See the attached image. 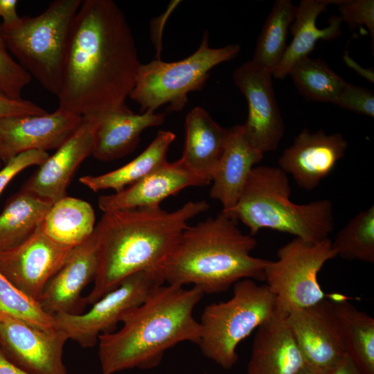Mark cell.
Masks as SVG:
<instances>
[{"label": "cell", "mask_w": 374, "mask_h": 374, "mask_svg": "<svg viewBox=\"0 0 374 374\" xmlns=\"http://www.w3.org/2000/svg\"><path fill=\"white\" fill-rule=\"evenodd\" d=\"M140 63L131 28L111 0H83L65 55L59 106L97 118L127 107Z\"/></svg>", "instance_id": "obj_1"}, {"label": "cell", "mask_w": 374, "mask_h": 374, "mask_svg": "<svg viewBox=\"0 0 374 374\" xmlns=\"http://www.w3.org/2000/svg\"><path fill=\"white\" fill-rule=\"evenodd\" d=\"M209 208L205 200L188 202L168 212L160 206L103 213L96 229L98 267L90 293L92 305L129 276L160 269L188 222Z\"/></svg>", "instance_id": "obj_2"}, {"label": "cell", "mask_w": 374, "mask_h": 374, "mask_svg": "<svg viewBox=\"0 0 374 374\" xmlns=\"http://www.w3.org/2000/svg\"><path fill=\"white\" fill-rule=\"evenodd\" d=\"M204 295L195 287L157 286L143 303L124 315L118 331L99 336L102 374L152 368L175 345L198 344L201 328L193 311Z\"/></svg>", "instance_id": "obj_3"}, {"label": "cell", "mask_w": 374, "mask_h": 374, "mask_svg": "<svg viewBox=\"0 0 374 374\" xmlns=\"http://www.w3.org/2000/svg\"><path fill=\"white\" fill-rule=\"evenodd\" d=\"M257 244L221 212L188 226L160 270L168 285H193L204 294L221 293L242 279L264 281L269 260L251 255Z\"/></svg>", "instance_id": "obj_4"}, {"label": "cell", "mask_w": 374, "mask_h": 374, "mask_svg": "<svg viewBox=\"0 0 374 374\" xmlns=\"http://www.w3.org/2000/svg\"><path fill=\"white\" fill-rule=\"evenodd\" d=\"M291 193L288 176L280 168L256 166L235 206L222 213L242 222L253 236L269 229L310 242L329 238L335 227L332 202L323 199L298 204L291 201Z\"/></svg>", "instance_id": "obj_5"}, {"label": "cell", "mask_w": 374, "mask_h": 374, "mask_svg": "<svg viewBox=\"0 0 374 374\" xmlns=\"http://www.w3.org/2000/svg\"><path fill=\"white\" fill-rule=\"evenodd\" d=\"M82 0H55L35 17L1 24L8 50L48 92L57 96L72 25Z\"/></svg>", "instance_id": "obj_6"}, {"label": "cell", "mask_w": 374, "mask_h": 374, "mask_svg": "<svg viewBox=\"0 0 374 374\" xmlns=\"http://www.w3.org/2000/svg\"><path fill=\"white\" fill-rule=\"evenodd\" d=\"M276 313L274 296L266 285L240 280L233 285L229 300L204 309L197 345L206 357L230 369L238 362V344Z\"/></svg>", "instance_id": "obj_7"}, {"label": "cell", "mask_w": 374, "mask_h": 374, "mask_svg": "<svg viewBox=\"0 0 374 374\" xmlns=\"http://www.w3.org/2000/svg\"><path fill=\"white\" fill-rule=\"evenodd\" d=\"M240 51L238 44L211 48L205 30L198 48L188 57L172 62L157 59L141 64L129 98L140 105L141 113L155 112L163 105H168V111H181L188 103V94L204 87L209 71L235 59Z\"/></svg>", "instance_id": "obj_8"}, {"label": "cell", "mask_w": 374, "mask_h": 374, "mask_svg": "<svg viewBox=\"0 0 374 374\" xmlns=\"http://www.w3.org/2000/svg\"><path fill=\"white\" fill-rule=\"evenodd\" d=\"M276 256L265 268L264 281L274 296L277 314L286 317L325 299L317 277L325 263L336 257L331 240L310 242L294 238L280 247Z\"/></svg>", "instance_id": "obj_9"}, {"label": "cell", "mask_w": 374, "mask_h": 374, "mask_svg": "<svg viewBox=\"0 0 374 374\" xmlns=\"http://www.w3.org/2000/svg\"><path fill=\"white\" fill-rule=\"evenodd\" d=\"M164 283L160 269L137 272L92 304L84 314H54L57 328L82 347H92L100 335L114 332L125 314L143 303Z\"/></svg>", "instance_id": "obj_10"}, {"label": "cell", "mask_w": 374, "mask_h": 374, "mask_svg": "<svg viewBox=\"0 0 374 374\" xmlns=\"http://www.w3.org/2000/svg\"><path fill=\"white\" fill-rule=\"evenodd\" d=\"M285 319L304 365L316 374H328L347 356L335 301L324 299L292 311Z\"/></svg>", "instance_id": "obj_11"}, {"label": "cell", "mask_w": 374, "mask_h": 374, "mask_svg": "<svg viewBox=\"0 0 374 374\" xmlns=\"http://www.w3.org/2000/svg\"><path fill=\"white\" fill-rule=\"evenodd\" d=\"M272 74L248 61L238 67L233 80L248 105L242 125L248 142L263 154L276 150L285 133V125L274 89Z\"/></svg>", "instance_id": "obj_12"}, {"label": "cell", "mask_w": 374, "mask_h": 374, "mask_svg": "<svg viewBox=\"0 0 374 374\" xmlns=\"http://www.w3.org/2000/svg\"><path fill=\"white\" fill-rule=\"evenodd\" d=\"M67 340L62 330H42L0 311V349L28 373L68 374L62 357Z\"/></svg>", "instance_id": "obj_13"}, {"label": "cell", "mask_w": 374, "mask_h": 374, "mask_svg": "<svg viewBox=\"0 0 374 374\" xmlns=\"http://www.w3.org/2000/svg\"><path fill=\"white\" fill-rule=\"evenodd\" d=\"M73 249L53 241L39 225L21 244L0 251V273L16 287L38 301Z\"/></svg>", "instance_id": "obj_14"}, {"label": "cell", "mask_w": 374, "mask_h": 374, "mask_svg": "<svg viewBox=\"0 0 374 374\" xmlns=\"http://www.w3.org/2000/svg\"><path fill=\"white\" fill-rule=\"evenodd\" d=\"M82 121V116L60 107L43 115L0 118L2 162L26 151L57 149Z\"/></svg>", "instance_id": "obj_15"}, {"label": "cell", "mask_w": 374, "mask_h": 374, "mask_svg": "<svg viewBox=\"0 0 374 374\" xmlns=\"http://www.w3.org/2000/svg\"><path fill=\"white\" fill-rule=\"evenodd\" d=\"M348 145L340 133L327 134L322 130L312 133L303 129L279 157L278 168L292 175L299 188L312 190L332 172Z\"/></svg>", "instance_id": "obj_16"}, {"label": "cell", "mask_w": 374, "mask_h": 374, "mask_svg": "<svg viewBox=\"0 0 374 374\" xmlns=\"http://www.w3.org/2000/svg\"><path fill=\"white\" fill-rule=\"evenodd\" d=\"M98 267L96 229L83 243L74 247L59 271L43 290L38 301L47 313L78 314L86 304L81 294L94 280Z\"/></svg>", "instance_id": "obj_17"}, {"label": "cell", "mask_w": 374, "mask_h": 374, "mask_svg": "<svg viewBox=\"0 0 374 374\" xmlns=\"http://www.w3.org/2000/svg\"><path fill=\"white\" fill-rule=\"evenodd\" d=\"M96 119L83 117L78 130L40 166L21 188L53 204L66 196L71 178L92 154Z\"/></svg>", "instance_id": "obj_18"}, {"label": "cell", "mask_w": 374, "mask_h": 374, "mask_svg": "<svg viewBox=\"0 0 374 374\" xmlns=\"http://www.w3.org/2000/svg\"><path fill=\"white\" fill-rule=\"evenodd\" d=\"M209 183L195 174L181 159L162 166L123 190L100 195L98 205L103 212L160 206L161 202L181 190L205 186Z\"/></svg>", "instance_id": "obj_19"}, {"label": "cell", "mask_w": 374, "mask_h": 374, "mask_svg": "<svg viewBox=\"0 0 374 374\" xmlns=\"http://www.w3.org/2000/svg\"><path fill=\"white\" fill-rule=\"evenodd\" d=\"M264 154L246 139L242 125L229 129V135L222 157L212 177L210 197L222 205L227 213L236 204L255 167Z\"/></svg>", "instance_id": "obj_20"}, {"label": "cell", "mask_w": 374, "mask_h": 374, "mask_svg": "<svg viewBox=\"0 0 374 374\" xmlns=\"http://www.w3.org/2000/svg\"><path fill=\"white\" fill-rule=\"evenodd\" d=\"M166 114L146 111L133 112L128 107L107 112L96 118L92 155L109 161L121 158L137 146L145 129L161 125Z\"/></svg>", "instance_id": "obj_21"}, {"label": "cell", "mask_w": 374, "mask_h": 374, "mask_svg": "<svg viewBox=\"0 0 374 374\" xmlns=\"http://www.w3.org/2000/svg\"><path fill=\"white\" fill-rule=\"evenodd\" d=\"M303 366L285 317L276 313L257 328L247 374H295Z\"/></svg>", "instance_id": "obj_22"}, {"label": "cell", "mask_w": 374, "mask_h": 374, "mask_svg": "<svg viewBox=\"0 0 374 374\" xmlns=\"http://www.w3.org/2000/svg\"><path fill=\"white\" fill-rule=\"evenodd\" d=\"M185 132L180 159L195 174L211 184L224 150L229 129L221 127L204 108L195 107L186 115Z\"/></svg>", "instance_id": "obj_23"}, {"label": "cell", "mask_w": 374, "mask_h": 374, "mask_svg": "<svg viewBox=\"0 0 374 374\" xmlns=\"http://www.w3.org/2000/svg\"><path fill=\"white\" fill-rule=\"evenodd\" d=\"M339 0H303L297 6L295 18L290 30L293 36L286 51L272 73L275 78L282 79L288 75L294 64L303 57H308L314 50L317 41H331L341 35L340 16L331 15L328 26L319 28L316 21L329 5H337Z\"/></svg>", "instance_id": "obj_24"}, {"label": "cell", "mask_w": 374, "mask_h": 374, "mask_svg": "<svg viewBox=\"0 0 374 374\" xmlns=\"http://www.w3.org/2000/svg\"><path fill=\"white\" fill-rule=\"evenodd\" d=\"M175 139L173 132L160 130L150 145L129 163L103 175L82 177L79 181L94 192L107 189L120 192L167 163V152Z\"/></svg>", "instance_id": "obj_25"}, {"label": "cell", "mask_w": 374, "mask_h": 374, "mask_svg": "<svg viewBox=\"0 0 374 374\" xmlns=\"http://www.w3.org/2000/svg\"><path fill=\"white\" fill-rule=\"evenodd\" d=\"M95 222L94 210L89 202L65 196L52 204L40 228L57 244L74 248L91 235Z\"/></svg>", "instance_id": "obj_26"}, {"label": "cell", "mask_w": 374, "mask_h": 374, "mask_svg": "<svg viewBox=\"0 0 374 374\" xmlns=\"http://www.w3.org/2000/svg\"><path fill=\"white\" fill-rule=\"evenodd\" d=\"M52 204L23 188L12 196L0 213V251L21 244L33 235Z\"/></svg>", "instance_id": "obj_27"}, {"label": "cell", "mask_w": 374, "mask_h": 374, "mask_svg": "<svg viewBox=\"0 0 374 374\" xmlns=\"http://www.w3.org/2000/svg\"><path fill=\"white\" fill-rule=\"evenodd\" d=\"M335 305L347 356L362 374H374V319L346 300Z\"/></svg>", "instance_id": "obj_28"}, {"label": "cell", "mask_w": 374, "mask_h": 374, "mask_svg": "<svg viewBox=\"0 0 374 374\" xmlns=\"http://www.w3.org/2000/svg\"><path fill=\"white\" fill-rule=\"evenodd\" d=\"M296 10L290 0L276 1L258 37L251 61L271 74L286 51L287 33Z\"/></svg>", "instance_id": "obj_29"}, {"label": "cell", "mask_w": 374, "mask_h": 374, "mask_svg": "<svg viewBox=\"0 0 374 374\" xmlns=\"http://www.w3.org/2000/svg\"><path fill=\"white\" fill-rule=\"evenodd\" d=\"M288 75L304 98L319 103H332L347 82L322 60L309 56L297 61Z\"/></svg>", "instance_id": "obj_30"}, {"label": "cell", "mask_w": 374, "mask_h": 374, "mask_svg": "<svg viewBox=\"0 0 374 374\" xmlns=\"http://www.w3.org/2000/svg\"><path fill=\"white\" fill-rule=\"evenodd\" d=\"M332 247L336 256L374 262V206L360 211L337 233Z\"/></svg>", "instance_id": "obj_31"}, {"label": "cell", "mask_w": 374, "mask_h": 374, "mask_svg": "<svg viewBox=\"0 0 374 374\" xmlns=\"http://www.w3.org/2000/svg\"><path fill=\"white\" fill-rule=\"evenodd\" d=\"M0 311L42 330H57L53 315L0 273Z\"/></svg>", "instance_id": "obj_32"}, {"label": "cell", "mask_w": 374, "mask_h": 374, "mask_svg": "<svg viewBox=\"0 0 374 374\" xmlns=\"http://www.w3.org/2000/svg\"><path fill=\"white\" fill-rule=\"evenodd\" d=\"M31 79L8 50L0 24V90L12 98H21V92Z\"/></svg>", "instance_id": "obj_33"}, {"label": "cell", "mask_w": 374, "mask_h": 374, "mask_svg": "<svg viewBox=\"0 0 374 374\" xmlns=\"http://www.w3.org/2000/svg\"><path fill=\"white\" fill-rule=\"evenodd\" d=\"M338 9L340 17L351 28L366 26L371 35L372 47L374 42V1L339 0Z\"/></svg>", "instance_id": "obj_34"}, {"label": "cell", "mask_w": 374, "mask_h": 374, "mask_svg": "<svg viewBox=\"0 0 374 374\" xmlns=\"http://www.w3.org/2000/svg\"><path fill=\"white\" fill-rule=\"evenodd\" d=\"M332 104L366 116H374V95L368 89L346 82Z\"/></svg>", "instance_id": "obj_35"}, {"label": "cell", "mask_w": 374, "mask_h": 374, "mask_svg": "<svg viewBox=\"0 0 374 374\" xmlns=\"http://www.w3.org/2000/svg\"><path fill=\"white\" fill-rule=\"evenodd\" d=\"M47 152L29 150L10 158L0 170V195L10 181L20 172L32 166H40L49 157Z\"/></svg>", "instance_id": "obj_36"}, {"label": "cell", "mask_w": 374, "mask_h": 374, "mask_svg": "<svg viewBox=\"0 0 374 374\" xmlns=\"http://www.w3.org/2000/svg\"><path fill=\"white\" fill-rule=\"evenodd\" d=\"M48 113L34 103L21 98H12L0 90V118L9 116L43 115Z\"/></svg>", "instance_id": "obj_37"}, {"label": "cell", "mask_w": 374, "mask_h": 374, "mask_svg": "<svg viewBox=\"0 0 374 374\" xmlns=\"http://www.w3.org/2000/svg\"><path fill=\"white\" fill-rule=\"evenodd\" d=\"M17 0H0V17L3 19V24H10L16 22L20 17L17 12Z\"/></svg>", "instance_id": "obj_38"}, {"label": "cell", "mask_w": 374, "mask_h": 374, "mask_svg": "<svg viewBox=\"0 0 374 374\" xmlns=\"http://www.w3.org/2000/svg\"><path fill=\"white\" fill-rule=\"evenodd\" d=\"M344 60L346 64L353 70H355L359 75L373 83L374 73L372 69H364L359 65L354 60H353L346 52L344 55Z\"/></svg>", "instance_id": "obj_39"}, {"label": "cell", "mask_w": 374, "mask_h": 374, "mask_svg": "<svg viewBox=\"0 0 374 374\" xmlns=\"http://www.w3.org/2000/svg\"><path fill=\"white\" fill-rule=\"evenodd\" d=\"M328 374H362L352 360L346 356Z\"/></svg>", "instance_id": "obj_40"}, {"label": "cell", "mask_w": 374, "mask_h": 374, "mask_svg": "<svg viewBox=\"0 0 374 374\" xmlns=\"http://www.w3.org/2000/svg\"><path fill=\"white\" fill-rule=\"evenodd\" d=\"M0 374H30L11 362L0 349Z\"/></svg>", "instance_id": "obj_41"}, {"label": "cell", "mask_w": 374, "mask_h": 374, "mask_svg": "<svg viewBox=\"0 0 374 374\" xmlns=\"http://www.w3.org/2000/svg\"><path fill=\"white\" fill-rule=\"evenodd\" d=\"M295 374H316V373L304 365L299 370H298L295 373Z\"/></svg>", "instance_id": "obj_42"}, {"label": "cell", "mask_w": 374, "mask_h": 374, "mask_svg": "<svg viewBox=\"0 0 374 374\" xmlns=\"http://www.w3.org/2000/svg\"><path fill=\"white\" fill-rule=\"evenodd\" d=\"M1 150H2V144H1V138H0V166H1V163L2 162V159H1Z\"/></svg>", "instance_id": "obj_43"}]
</instances>
